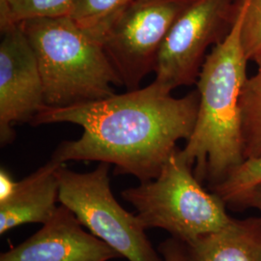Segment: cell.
Here are the masks:
<instances>
[{
  "label": "cell",
  "mask_w": 261,
  "mask_h": 261,
  "mask_svg": "<svg viewBox=\"0 0 261 261\" xmlns=\"http://www.w3.org/2000/svg\"><path fill=\"white\" fill-rule=\"evenodd\" d=\"M122 197L134 206L145 229L161 228L188 245L233 220L224 200L208 192L177 147L158 176L126 189Z\"/></svg>",
  "instance_id": "obj_4"
},
{
  "label": "cell",
  "mask_w": 261,
  "mask_h": 261,
  "mask_svg": "<svg viewBox=\"0 0 261 261\" xmlns=\"http://www.w3.org/2000/svg\"><path fill=\"white\" fill-rule=\"evenodd\" d=\"M0 143H12L14 125L32 122L46 106L37 58L20 23L0 27Z\"/></svg>",
  "instance_id": "obj_8"
},
{
  "label": "cell",
  "mask_w": 261,
  "mask_h": 261,
  "mask_svg": "<svg viewBox=\"0 0 261 261\" xmlns=\"http://www.w3.org/2000/svg\"><path fill=\"white\" fill-rule=\"evenodd\" d=\"M198 91L182 98L154 82L144 88L66 107L45 106L33 126L72 123L83 128L80 139L60 143L51 159L60 164L89 161L113 165L117 174L146 182L157 177L179 140L196 125Z\"/></svg>",
  "instance_id": "obj_1"
},
{
  "label": "cell",
  "mask_w": 261,
  "mask_h": 261,
  "mask_svg": "<svg viewBox=\"0 0 261 261\" xmlns=\"http://www.w3.org/2000/svg\"><path fill=\"white\" fill-rule=\"evenodd\" d=\"M129 0H74L69 17L101 41L106 23Z\"/></svg>",
  "instance_id": "obj_14"
},
{
  "label": "cell",
  "mask_w": 261,
  "mask_h": 261,
  "mask_svg": "<svg viewBox=\"0 0 261 261\" xmlns=\"http://www.w3.org/2000/svg\"><path fill=\"white\" fill-rule=\"evenodd\" d=\"M65 164L50 159L46 165L18 181L13 195L0 202V234L19 225L45 224L58 208L57 169Z\"/></svg>",
  "instance_id": "obj_10"
},
{
  "label": "cell",
  "mask_w": 261,
  "mask_h": 261,
  "mask_svg": "<svg viewBox=\"0 0 261 261\" xmlns=\"http://www.w3.org/2000/svg\"><path fill=\"white\" fill-rule=\"evenodd\" d=\"M119 257L109 245L84 231L72 211L60 204L42 228L1 253L0 261H109Z\"/></svg>",
  "instance_id": "obj_9"
},
{
  "label": "cell",
  "mask_w": 261,
  "mask_h": 261,
  "mask_svg": "<svg viewBox=\"0 0 261 261\" xmlns=\"http://www.w3.org/2000/svg\"><path fill=\"white\" fill-rule=\"evenodd\" d=\"M186 248L189 261H261V217L233 219Z\"/></svg>",
  "instance_id": "obj_11"
},
{
  "label": "cell",
  "mask_w": 261,
  "mask_h": 261,
  "mask_svg": "<svg viewBox=\"0 0 261 261\" xmlns=\"http://www.w3.org/2000/svg\"><path fill=\"white\" fill-rule=\"evenodd\" d=\"M74 0H0V27L36 18L69 16Z\"/></svg>",
  "instance_id": "obj_13"
},
{
  "label": "cell",
  "mask_w": 261,
  "mask_h": 261,
  "mask_svg": "<svg viewBox=\"0 0 261 261\" xmlns=\"http://www.w3.org/2000/svg\"><path fill=\"white\" fill-rule=\"evenodd\" d=\"M194 0H129L106 23L105 53L129 90L155 71L159 51L169 29Z\"/></svg>",
  "instance_id": "obj_6"
},
{
  "label": "cell",
  "mask_w": 261,
  "mask_h": 261,
  "mask_svg": "<svg viewBox=\"0 0 261 261\" xmlns=\"http://www.w3.org/2000/svg\"><path fill=\"white\" fill-rule=\"evenodd\" d=\"M261 182V157L246 160L227 178L211 192L220 196L225 204L233 196Z\"/></svg>",
  "instance_id": "obj_15"
},
{
  "label": "cell",
  "mask_w": 261,
  "mask_h": 261,
  "mask_svg": "<svg viewBox=\"0 0 261 261\" xmlns=\"http://www.w3.org/2000/svg\"><path fill=\"white\" fill-rule=\"evenodd\" d=\"M164 261H189L186 245L175 238H169L158 247Z\"/></svg>",
  "instance_id": "obj_18"
},
{
  "label": "cell",
  "mask_w": 261,
  "mask_h": 261,
  "mask_svg": "<svg viewBox=\"0 0 261 261\" xmlns=\"http://www.w3.org/2000/svg\"><path fill=\"white\" fill-rule=\"evenodd\" d=\"M237 17L229 34L212 47L196 81L199 105L196 125L182 155L199 182L218 186L246 161L240 96L248 59L241 41L242 0H235Z\"/></svg>",
  "instance_id": "obj_2"
},
{
  "label": "cell",
  "mask_w": 261,
  "mask_h": 261,
  "mask_svg": "<svg viewBox=\"0 0 261 261\" xmlns=\"http://www.w3.org/2000/svg\"><path fill=\"white\" fill-rule=\"evenodd\" d=\"M226 206L233 210L255 208L261 213V182L233 196Z\"/></svg>",
  "instance_id": "obj_17"
},
{
  "label": "cell",
  "mask_w": 261,
  "mask_h": 261,
  "mask_svg": "<svg viewBox=\"0 0 261 261\" xmlns=\"http://www.w3.org/2000/svg\"><path fill=\"white\" fill-rule=\"evenodd\" d=\"M244 3L241 41L248 61L261 56V0H242Z\"/></svg>",
  "instance_id": "obj_16"
},
{
  "label": "cell",
  "mask_w": 261,
  "mask_h": 261,
  "mask_svg": "<svg viewBox=\"0 0 261 261\" xmlns=\"http://www.w3.org/2000/svg\"><path fill=\"white\" fill-rule=\"evenodd\" d=\"M236 17L235 0H194L163 42L154 83L169 92L196 84L208 47L224 41Z\"/></svg>",
  "instance_id": "obj_7"
},
{
  "label": "cell",
  "mask_w": 261,
  "mask_h": 261,
  "mask_svg": "<svg viewBox=\"0 0 261 261\" xmlns=\"http://www.w3.org/2000/svg\"><path fill=\"white\" fill-rule=\"evenodd\" d=\"M257 71L247 77L240 96L245 160L261 157V56Z\"/></svg>",
  "instance_id": "obj_12"
},
{
  "label": "cell",
  "mask_w": 261,
  "mask_h": 261,
  "mask_svg": "<svg viewBox=\"0 0 261 261\" xmlns=\"http://www.w3.org/2000/svg\"><path fill=\"white\" fill-rule=\"evenodd\" d=\"M34 54L43 81L45 103L66 107L115 94L121 80L102 42L69 16L19 22Z\"/></svg>",
  "instance_id": "obj_3"
},
{
  "label": "cell",
  "mask_w": 261,
  "mask_h": 261,
  "mask_svg": "<svg viewBox=\"0 0 261 261\" xmlns=\"http://www.w3.org/2000/svg\"><path fill=\"white\" fill-rule=\"evenodd\" d=\"M18 181H16L6 168L0 169V202L5 201L16 190Z\"/></svg>",
  "instance_id": "obj_19"
},
{
  "label": "cell",
  "mask_w": 261,
  "mask_h": 261,
  "mask_svg": "<svg viewBox=\"0 0 261 261\" xmlns=\"http://www.w3.org/2000/svg\"><path fill=\"white\" fill-rule=\"evenodd\" d=\"M110 164L99 163L80 173L57 169L59 203L72 211L83 226L129 261H164L145 233L137 215L122 207L112 194Z\"/></svg>",
  "instance_id": "obj_5"
}]
</instances>
